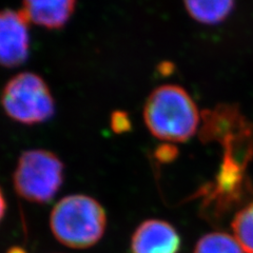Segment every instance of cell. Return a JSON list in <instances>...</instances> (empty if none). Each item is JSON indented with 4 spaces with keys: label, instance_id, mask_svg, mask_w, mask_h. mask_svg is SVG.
Masks as SVG:
<instances>
[{
    "label": "cell",
    "instance_id": "6da1fadb",
    "mask_svg": "<svg viewBox=\"0 0 253 253\" xmlns=\"http://www.w3.org/2000/svg\"><path fill=\"white\" fill-rule=\"evenodd\" d=\"M144 120L152 135L167 141H185L194 135L200 122L191 96L178 85L156 88L148 97Z\"/></svg>",
    "mask_w": 253,
    "mask_h": 253
},
{
    "label": "cell",
    "instance_id": "7a4b0ae2",
    "mask_svg": "<svg viewBox=\"0 0 253 253\" xmlns=\"http://www.w3.org/2000/svg\"><path fill=\"white\" fill-rule=\"evenodd\" d=\"M51 231L59 243L73 249H85L97 244L107 227L102 206L90 196L75 194L63 197L52 210Z\"/></svg>",
    "mask_w": 253,
    "mask_h": 253
},
{
    "label": "cell",
    "instance_id": "3957f363",
    "mask_svg": "<svg viewBox=\"0 0 253 253\" xmlns=\"http://www.w3.org/2000/svg\"><path fill=\"white\" fill-rule=\"evenodd\" d=\"M62 180V162L53 152L41 149L23 152L13 175L16 192L36 204L51 202L59 191Z\"/></svg>",
    "mask_w": 253,
    "mask_h": 253
},
{
    "label": "cell",
    "instance_id": "277c9868",
    "mask_svg": "<svg viewBox=\"0 0 253 253\" xmlns=\"http://www.w3.org/2000/svg\"><path fill=\"white\" fill-rule=\"evenodd\" d=\"M1 106L13 121L23 125L44 123L55 112L54 99L43 79L23 72L10 79L1 93Z\"/></svg>",
    "mask_w": 253,
    "mask_h": 253
},
{
    "label": "cell",
    "instance_id": "5b68a950",
    "mask_svg": "<svg viewBox=\"0 0 253 253\" xmlns=\"http://www.w3.org/2000/svg\"><path fill=\"white\" fill-rule=\"evenodd\" d=\"M29 21L21 11H0V66L15 68L28 59Z\"/></svg>",
    "mask_w": 253,
    "mask_h": 253
},
{
    "label": "cell",
    "instance_id": "8992f818",
    "mask_svg": "<svg viewBox=\"0 0 253 253\" xmlns=\"http://www.w3.org/2000/svg\"><path fill=\"white\" fill-rule=\"evenodd\" d=\"M180 237L167 221L149 219L141 223L131 240L132 253H178Z\"/></svg>",
    "mask_w": 253,
    "mask_h": 253
},
{
    "label": "cell",
    "instance_id": "52a82bcc",
    "mask_svg": "<svg viewBox=\"0 0 253 253\" xmlns=\"http://www.w3.org/2000/svg\"><path fill=\"white\" fill-rule=\"evenodd\" d=\"M76 0H23L20 10L28 21L49 30H58L75 10Z\"/></svg>",
    "mask_w": 253,
    "mask_h": 253
},
{
    "label": "cell",
    "instance_id": "ba28073f",
    "mask_svg": "<svg viewBox=\"0 0 253 253\" xmlns=\"http://www.w3.org/2000/svg\"><path fill=\"white\" fill-rule=\"evenodd\" d=\"M191 17L204 25H217L224 21L234 7V0H184Z\"/></svg>",
    "mask_w": 253,
    "mask_h": 253
},
{
    "label": "cell",
    "instance_id": "9c48e42d",
    "mask_svg": "<svg viewBox=\"0 0 253 253\" xmlns=\"http://www.w3.org/2000/svg\"><path fill=\"white\" fill-rule=\"evenodd\" d=\"M194 253H244L237 241L224 232H212L197 242Z\"/></svg>",
    "mask_w": 253,
    "mask_h": 253
},
{
    "label": "cell",
    "instance_id": "30bf717a",
    "mask_svg": "<svg viewBox=\"0 0 253 253\" xmlns=\"http://www.w3.org/2000/svg\"><path fill=\"white\" fill-rule=\"evenodd\" d=\"M234 239L246 253H253V203L247 205L232 221Z\"/></svg>",
    "mask_w": 253,
    "mask_h": 253
},
{
    "label": "cell",
    "instance_id": "8fae6325",
    "mask_svg": "<svg viewBox=\"0 0 253 253\" xmlns=\"http://www.w3.org/2000/svg\"><path fill=\"white\" fill-rule=\"evenodd\" d=\"M5 209H6L5 200H4V196H3L1 189H0V221H1V219L3 218V215L5 213Z\"/></svg>",
    "mask_w": 253,
    "mask_h": 253
},
{
    "label": "cell",
    "instance_id": "7c38bea8",
    "mask_svg": "<svg viewBox=\"0 0 253 253\" xmlns=\"http://www.w3.org/2000/svg\"><path fill=\"white\" fill-rule=\"evenodd\" d=\"M7 253H28V252L20 247H12L9 251H7Z\"/></svg>",
    "mask_w": 253,
    "mask_h": 253
}]
</instances>
